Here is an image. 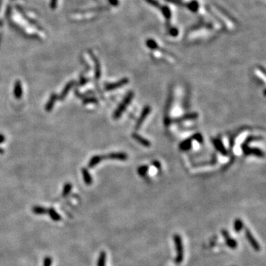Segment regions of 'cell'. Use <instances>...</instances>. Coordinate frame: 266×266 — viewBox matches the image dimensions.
<instances>
[{"label": "cell", "instance_id": "obj_15", "mask_svg": "<svg viewBox=\"0 0 266 266\" xmlns=\"http://www.w3.org/2000/svg\"><path fill=\"white\" fill-rule=\"evenodd\" d=\"M106 263V254L105 252H102L98 260V266H105Z\"/></svg>", "mask_w": 266, "mask_h": 266}, {"label": "cell", "instance_id": "obj_1", "mask_svg": "<svg viewBox=\"0 0 266 266\" xmlns=\"http://www.w3.org/2000/svg\"><path fill=\"white\" fill-rule=\"evenodd\" d=\"M174 242H175L176 252L177 256L175 258V263L177 264H181L184 259V249H183V245L182 239L179 235H175L174 236Z\"/></svg>", "mask_w": 266, "mask_h": 266}, {"label": "cell", "instance_id": "obj_2", "mask_svg": "<svg viewBox=\"0 0 266 266\" xmlns=\"http://www.w3.org/2000/svg\"><path fill=\"white\" fill-rule=\"evenodd\" d=\"M245 233L246 239H248V241L249 242V243H250V245L252 246V248H254V250L256 251H260L261 250V247H260V244L258 243L257 240L254 238V237L253 236L252 233L250 231V229L248 228H245Z\"/></svg>", "mask_w": 266, "mask_h": 266}, {"label": "cell", "instance_id": "obj_11", "mask_svg": "<svg viewBox=\"0 0 266 266\" xmlns=\"http://www.w3.org/2000/svg\"><path fill=\"white\" fill-rule=\"evenodd\" d=\"M82 172V175H83L84 177V182L87 185H90L92 183V177L90 174L89 173V172H88V170L87 168H84L81 169Z\"/></svg>", "mask_w": 266, "mask_h": 266}, {"label": "cell", "instance_id": "obj_13", "mask_svg": "<svg viewBox=\"0 0 266 266\" xmlns=\"http://www.w3.org/2000/svg\"><path fill=\"white\" fill-rule=\"evenodd\" d=\"M244 227V224H243V221L241 219L237 218L236 219L234 223V228L236 232H239Z\"/></svg>", "mask_w": 266, "mask_h": 266}, {"label": "cell", "instance_id": "obj_12", "mask_svg": "<svg viewBox=\"0 0 266 266\" xmlns=\"http://www.w3.org/2000/svg\"><path fill=\"white\" fill-rule=\"evenodd\" d=\"M91 56H92V58H93V61H95V78H96V79L98 80L100 78L101 75H102V72H101V66L100 64H99L98 59H97L93 55Z\"/></svg>", "mask_w": 266, "mask_h": 266}, {"label": "cell", "instance_id": "obj_7", "mask_svg": "<svg viewBox=\"0 0 266 266\" xmlns=\"http://www.w3.org/2000/svg\"><path fill=\"white\" fill-rule=\"evenodd\" d=\"M14 93L15 98H16L19 99V98H22V84H21V81H16V83H15Z\"/></svg>", "mask_w": 266, "mask_h": 266}, {"label": "cell", "instance_id": "obj_8", "mask_svg": "<svg viewBox=\"0 0 266 266\" xmlns=\"http://www.w3.org/2000/svg\"><path fill=\"white\" fill-rule=\"evenodd\" d=\"M127 83V79H122L121 81H120L119 82H117V83H115V84H106V85L105 86V89L107 91L112 90V89H115L117 87H121V86H123V84H125Z\"/></svg>", "mask_w": 266, "mask_h": 266}, {"label": "cell", "instance_id": "obj_3", "mask_svg": "<svg viewBox=\"0 0 266 266\" xmlns=\"http://www.w3.org/2000/svg\"><path fill=\"white\" fill-rule=\"evenodd\" d=\"M221 232H222V236H223L224 239H226V244H227L228 246L232 249H235L236 248H237V245H237V242L230 237L229 234H228L227 230L222 229Z\"/></svg>", "mask_w": 266, "mask_h": 266}, {"label": "cell", "instance_id": "obj_6", "mask_svg": "<svg viewBox=\"0 0 266 266\" xmlns=\"http://www.w3.org/2000/svg\"><path fill=\"white\" fill-rule=\"evenodd\" d=\"M57 95L56 94V93H53V94H51L50 97L49 101H48V102H47L46 105H45V110L48 112L51 111L52 109L53 108L54 104H55V103L56 102V100H57Z\"/></svg>", "mask_w": 266, "mask_h": 266}, {"label": "cell", "instance_id": "obj_17", "mask_svg": "<svg viewBox=\"0 0 266 266\" xmlns=\"http://www.w3.org/2000/svg\"><path fill=\"white\" fill-rule=\"evenodd\" d=\"M149 107H147V108L144 109V111L143 112V115H142L141 117H140V118L139 120V122H138V124H140V123L143 121L144 118H145L146 116L147 115V114H149Z\"/></svg>", "mask_w": 266, "mask_h": 266}, {"label": "cell", "instance_id": "obj_14", "mask_svg": "<svg viewBox=\"0 0 266 266\" xmlns=\"http://www.w3.org/2000/svg\"><path fill=\"white\" fill-rule=\"evenodd\" d=\"M133 137H134L135 139L138 140V141H139V143H142L143 146H147H147L150 145V143H149V142L148 141V140H147L146 139H144V138H141V137H140L139 135H133Z\"/></svg>", "mask_w": 266, "mask_h": 266}, {"label": "cell", "instance_id": "obj_4", "mask_svg": "<svg viewBox=\"0 0 266 266\" xmlns=\"http://www.w3.org/2000/svg\"><path fill=\"white\" fill-rule=\"evenodd\" d=\"M131 97H132V95L129 94L128 96L127 97L126 100H125L124 102H123L122 103V104H121V105H120L119 107L117 109V110H116L115 112V115H114V116H115V118H118L119 116L121 115V113H122V112L123 111V110H125V108H126V106L127 105V104H128V103L130 102V99H131Z\"/></svg>", "mask_w": 266, "mask_h": 266}, {"label": "cell", "instance_id": "obj_16", "mask_svg": "<svg viewBox=\"0 0 266 266\" xmlns=\"http://www.w3.org/2000/svg\"><path fill=\"white\" fill-rule=\"evenodd\" d=\"M71 189H72V185H71L70 183H67V184L64 186V190H63L64 195H67V194L70 192Z\"/></svg>", "mask_w": 266, "mask_h": 266}, {"label": "cell", "instance_id": "obj_5", "mask_svg": "<svg viewBox=\"0 0 266 266\" xmlns=\"http://www.w3.org/2000/svg\"><path fill=\"white\" fill-rule=\"evenodd\" d=\"M75 84H76V81H71L69 82V83L67 84L66 86H65L64 88V89L62 90V92H61V95H60L59 97V98L60 99V100L62 101L63 99L67 96V93H68L69 91L70 90L71 88H72L75 85Z\"/></svg>", "mask_w": 266, "mask_h": 266}, {"label": "cell", "instance_id": "obj_20", "mask_svg": "<svg viewBox=\"0 0 266 266\" xmlns=\"http://www.w3.org/2000/svg\"><path fill=\"white\" fill-rule=\"evenodd\" d=\"M4 153V150L2 149H1V148H0V154H3Z\"/></svg>", "mask_w": 266, "mask_h": 266}, {"label": "cell", "instance_id": "obj_10", "mask_svg": "<svg viewBox=\"0 0 266 266\" xmlns=\"http://www.w3.org/2000/svg\"><path fill=\"white\" fill-rule=\"evenodd\" d=\"M103 160H104V156H101V155H95V156H93V158H91V160L89 162V164H88V167L89 168L94 167V166H96L98 163H100L101 161Z\"/></svg>", "mask_w": 266, "mask_h": 266}, {"label": "cell", "instance_id": "obj_18", "mask_svg": "<svg viewBox=\"0 0 266 266\" xmlns=\"http://www.w3.org/2000/svg\"><path fill=\"white\" fill-rule=\"evenodd\" d=\"M97 99L92 98H87L84 101V104H89V103H97Z\"/></svg>", "mask_w": 266, "mask_h": 266}, {"label": "cell", "instance_id": "obj_9", "mask_svg": "<svg viewBox=\"0 0 266 266\" xmlns=\"http://www.w3.org/2000/svg\"><path fill=\"white\" fill-rule=\"evenodd\" d=\"M106 158L123 160L127 158V155L125 154H123V153H111V154L104 156V159H106Z\"/></svg>", "mask_w": 266, "mask_h": 266}, {"label": "cell", "instance_id": "obj_19", "mask_svg": "<svg viewBox=\"0 0 266 266\" xmlns=\"http://www.w3.org/2000/svg\"><path fill=\"white\" fill-rule=\"evenodd\" d=\"M5 140V137L4 135L0 134V143H2Z\"/></svg>", "mask_w": 266, "mask_h": 266}]
</instances>
